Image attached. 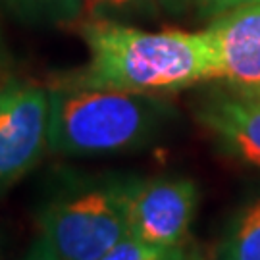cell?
<instances>
[{
    "mask_svg": "<svg viewBox=\"0 0 260 260\" xmlns=\"http://www.w3.org/2000/svg\"><path fill=\"white\" fill-rule=\"evenodd\" d=\"M89 62L58 75L66 83L168 94L216 79V58L205 31H145L133 23L89 18L79 23Z\"/></svg>",
    "mask_w": 260,
    "mask_h": 260,
    "instance_id": "6da1fadb",
    "label": "cell"
},
{
    "mask_svg": "<svg viewBox=\"0 0 260 260\" xmlns=\"http://www.w3.org/2000/svg\"><path fill=\"white\" fill-rule=\"evenodd\" d=\"M10 12L27 23L66 25L83 14V0H2Z\"/></svg>",
    "mask_w": 260,
    "mask_h": 260,
    "instance_id": "9c48e42d",
    "label": "cell"
},
{
    "mask_svg": "<svg viewBox=\"0 0 260 260\" xmlns=\"http://www.w3.org/2000/svg\"><path fill=\"white\" fill-rule=\"evenodd\" d=\"M216 260H260V199L233 218Z\"/></svg>",
    "mask_w": 260,
    "mask_h": 260,
    "instance_id": "ba28073f",
    "label": "cell"
},
{
    "mask_svg": "<svg viewBox=\"0 0 260 260\" xmlns=\"http://www.w3.org/2000/svg\"><path fill=\"white\" fill-rule=\"evenodd\" d=\"M197 201V185L187 177L125 179L127 235L160 247L183 245Z\"/></svg>",
    "mask_w": 260,
    "mask_h": 260,
    "instance_id": "5b68a950",
    "label": "cell"
},
{
    "mask_svg": "<svg viewBox=\"0 0 260 260\" xmlns=\"http://www.w3.org/2000/svg\"><path fill=\"white\" fill-rule=\"evenodd\" d=\"M60 260H99L127 235L125 181L68 189L37 216Z\"/></svg>",
    "mask_w": 260,
    "mask_h": 260,
    "instance_id": "3957f363",
    "label": "cell"
},
{
    "mask_svg": "<svg viewBox=\"0 0 260 260\" xmlns=\"http://www.w3.org/2000/svg\"><path fill=\"white\" fill-rule=\"evenodd\" d=\"M21 260H60V256L56 254L54 247L50 245L47 237L39 233V237L31 243V247L27 249V252L23 254Z\"/></svg>",
    "mask_w": 260,
    "mask_h": 260,
    "instance_id": "4fadbf2b",
    "label": "cell"
},
{
    "mask_svg": "<svg viewBox=\"0 0 260 260\" xmlns=\"http://www.w3.org/2000/svg\"><path fill=\"white\" fill-rule=\"evenodd\" d=\"M247 2H256V0H193L199 14L203 18L212 19L230 12V10L237 8V6H241V4H247Z\"/></svg>",
    "mask_w": 260,
    "mask_h": 260,
    "instance_id": "7c38bea8",
    "label": "cell"
},
{
    "mask_svg": "<svg viewBox=\"0 0 260 260\" xmlns=\"http://www.w3.org/2000/svg\"><path fill=\"white\" fill-rule=\"evenodd\" d=\"M48 116V87L19 77L0 83V197L43 160Z\"/></svg>",
    "mask_w": 260,
    "mask_h": 260,
    "instance_id": "277c9868",
    "label": "cell"
},
{
    "mask_svg": "<svg viewBox=\"0 0 260 260\" xmlns=\"http://www.w3.org/2000/svg\"><path fill=\"white\" fill-rule=\"evenodd\" d=\"M83 12L89 14V18L135 23L154 21L162 8L158 0H83Z\"/></svg>",
    "mask_w": 260,
    "mask_h": 260,
    "instance_id": "30bf717a",
    "label": "cell"
},
{
    "mask_svg": "<svg viewBox=\"0 0 260 260\" xmlns=\"http://www.w3.org/2000/svg\"><path fill=\"white\" fill-rule=\"evenodd\" d=\"M216 58V79L232 91L260 94V2H247L206 27Z\"/></svg>",
    "mask_w": 260,
    "mask_h": 260,
    "instance_id": "8992f818",
    "label": "cell"
},
{
    "mask_svg": "<svg viewBox=\"0 0 260 260\" xmlns=\"http://www.w3.org/2000/svg\"><path fill=\"white\" fill-rule=\"evenodd\" d=\"M256 2H260V0H256Z\"/></svg>",
    "mask_w": 260,
    "mask_h": 260,
    "instance_id": "2e32d148",
    "label": "cell"
},
{
    "mask_svg": "<svg viewBox=\"0 0 260 260\" xmlns=\"http://www.w3.org/2000/svg\"><path fill=\"white\" fill-rule=\"evenodd\" d=\"M189 260H205V258H203V256H201L199 252H193V254L189 256Z\"/></svg>",
    "mask_w": 260,
    "mask_h": 260,
    "instance_id": "9a60e30c",
    "label": "cell"
},
{
    "mask_svg": "<svg viewBox=\"0 0 260 260\" xmlns=\"http://www.w3.org/2000/svg\"><path fill=\"white\" fill-rule=\"evenodd\" d=\"M48 152L58 156H104L139 149L156 137L174 114L158 94L60 79L48 85Z\"/></svg>",
    "mask_w": 260,
    "mask_h": 260,
    "instance_id": "7a4b0ae2",
    "label": "cell"
},
{
    "mask_svg": "<svg viewBox=\"0 0 260 260\" xmlns=\"http://www.w3.org/2000/svg\"><path fill=\"white\" fill-rule=\"evenodd\" d=\"M189 256L191 254L183 245L160 247L141 241L133 235H125L99 260H189Z\"/></svg>",
    "mask_w": 260,
    "mask_h": 260,
    "instance_id": "8fae6325",
    "label": "cell"
},
{
    "mask_svg": "<svg viewBox=\"0 0 260 260\" xmlns=\"http://www.w3.org/2000/svg\"><path fill=\"white\" fill-rule=\"evenodd\" d=\"M158 4L168 16H183L193 4V0H158Z\"/></svg>",
    "mask_w": 260,
    "mask_h": 260,
    "instance_id": "5bb4252c",
    "label": "cell"
},
{
    "mask_svg": "<svg viewBox=\"0 0 260 260\" xmlns=\"http://www.w3.org/2000/svg\"><path fill=\"white\" fill-rule=\"evenodd\" d=\"M197 120L230 154L260 168V94L214 93L197 106Z\"/></svg>",
    "mask_w": 260,
    "mask_h": 260,
    "instance_id": "52a82bcc",
    "label": "cell"
}]
</instances>
